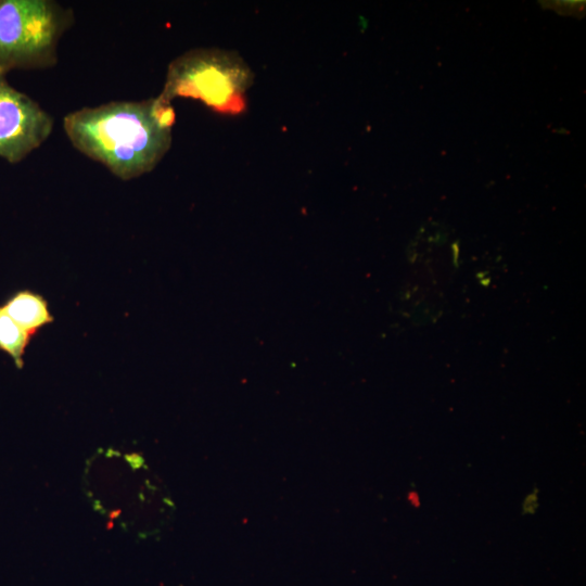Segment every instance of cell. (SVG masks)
I'll use <instances>...</instances> for the list:
<instances>
[{"instance_id":"6da1fadb","label":"cell","mask_w":586,"mask_h":586,"mask_svg":"<svg viewBox=\"0 0 586 586\" xmlns=\"http://www.w3.org/2000/svg\"><path fill=\"white\" fill-rule=\"evenodd\" d=\"M175 111L157 97L82 107L63 119L73 146L122 180L155 168L171 145Z\"/></svg>"},{"instance_id":"7a4b0ae2","label":"cell","mask_w":586,"mask_h":586,"mask_svg":"<svg viewBox=\"0 0 586 586\" xmlns=\"http://www.w3.org/2000/svg\"><path fill=\"white\" fill-rule=\"evenodd\" d=\"M137 453L99 448L85 464L82 491L92 509L136 537L160 531L171 502Z\"/></svg>"},{"instance_id":"3957f363","label":"cell","mask_w":586,"mask_h":586,"mask_svg":"<svg viewBox=\"0 0 586 586\" xmlns=\"http://www.w3.org/2000/svg\"><path fill=\"white\" fill-rule=\"evenodd\" d=\"M253 73L239 54L220 49H193L168 66L160 100L175 98L201 101L221 114H239L246 107L245 91Z\"/></svg>"},{"instance_id":"277c9868","label":"cell","mask_w":586,"mask_h":586,"mask_svg":"<svg viewBox=\"0 0 586 586\" xmlns=\"http://www.w3.org/2000/svg\"><path fill=\"white\" fill-rule=\"evenodd\" d=\"M73 21L71 10L50 0H0V71L53 66Z\"/></svg>"},{"instance_id":"5b68a950","label":"cell","mask_w":586,"mask_h":586,"mask_svg":"<svg viewBox=\"0 0 586 586\" xmlns=\"http://www.w3.org/2000/svg\"><path fill=\"white\" fill-rule=\"evenodd\" d=\"M53 119L37 102L13 88L0 71V157L23 161L51 135Z\"/></svg>"},{"instance_id":"8992f818","label":"cell","mask_w":586,"mask_h":586,"mask_svg":"<svg viewBox=\"0 0 586 586\" xmlns=\"http://www.w3.org/2000/svg\"><path fill=\"white\" fill-rule=\"evenodd\" d=\"M2 307L31 336L54 320L48 301L31 290L16 291L5 300Z\"/></svg>"},{"instance_id":"52a82bcc","label":"cell","mask_w":586,"mask_h":586,"mask_svg":"<svg viewBox=\"0 0 586 586\" xmlns=\"http://www.w3.org/2000/svg\"><path fill=\"white\" fill-rule=\"evenodd\" d=\"M31 339L0 305V351L10 356L17 369L24 367V355Z\"/></svg>"},{"instance_id":"ba28073f","label":"cell","mask_w":586,"mask_h":586,"mask_svg":"<svg viewBox=\"0 0 586 586\" xmlns=\"http://www.w3.org/2000/svg\"><path fill=\"white\" fill-rule=\"evenodd\" d=\"M408 499L413 506H419V497L416 493H410Z\"/></svg>"}]
</instances>
